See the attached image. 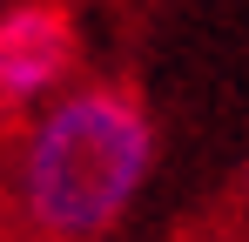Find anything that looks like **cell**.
Segmentation results:
<instances>
[{
	"mask_svg": "<svg viewBox=\"0 0 249 242\" xmlns=\"http://www.w3.org/2000/svg\"><path fill=\"white\" fill-rule=\"evenodd\" d=\"M155 175V121L115 81H74L20 115L7 155V208L34 242H101Z\"/></svg>",
	"mask_w": 249,
	"mask_h": 242,
	"instance_id": "6da1fadb",
	"label": "cell"
},
{
	"mask_svg": "<svg viewBox=\"0 0 249 242\" xmlns=\"http://www.w3.org/2000/svg\"><path fill=\"white\" fill-rule=\"evenodd\" d=\"M81 40L54 0H14L0 7V115H34L54 94L74 87Z\"/></svg>",
	"mask_w": 249,
	"mask_h": 242,
	"instance_id": "7a4b0ae2",
	"label": "cell"
},
{
	"mask_svg": "<svg viewBox=\"0 0 249 242\" xmlns=\"http://www.w3.org/2000/svg\"><path fill=\"white\" fill-rule=\"evenodd\" d=\"M243 208H249V168H243Z\"/></svg>",
	"mask_w": 249,
	"mask_h": 242,
	"instance_id": "3957f363",
	"label": "cell"
},
{
	"mask_svg": "<svg viewBox=\"0 0 249 242\" xmlns=\"http://www.w3.org/2000/svg\"><path fill=\"white\" fill-rule=\"evenodd\" d=\"M0 242H34V236H0Z\"/></svg>",
	"mask_w": 249,
	"mask_h": 242,
	"instance_id": "277c9868",
	"label": "cell"
}]
</instances>
